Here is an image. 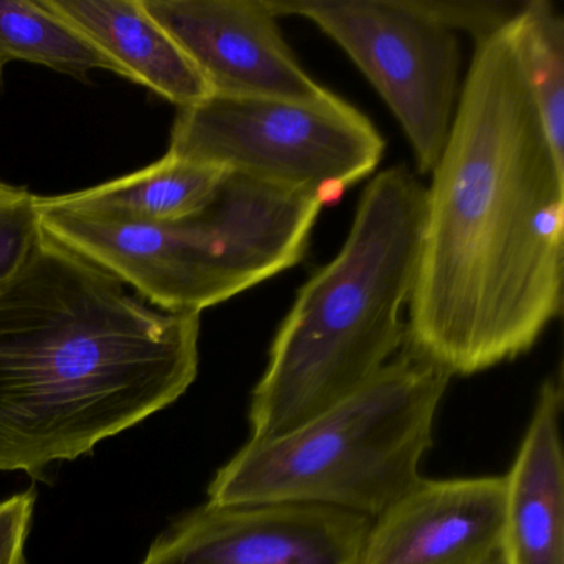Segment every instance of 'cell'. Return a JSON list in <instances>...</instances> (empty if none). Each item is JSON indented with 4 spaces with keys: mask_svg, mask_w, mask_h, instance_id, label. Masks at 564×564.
Wrapping results in <instances>:
<instances>
[{
    "mask_svg": "<svg viewBox=\"0 0 564 564\" xmlns=\"http://www.w3.org/2000/svg\"><path fill=\"white\" fill-rule=\"evenodd\" d=\"M424 220L425 186L408 167H388L368 184L345 246L303 283L273 338L250 399L249 442L296 431L398 355Z\"/></svg>",
    "mask_w": 564,
    "mask_h": 564,
    "instance_id": "3",
    "label": "cell"
},
{
    "mask_svg": "<svg viewBox=\"0 0 564 564\" xmlns=\"http://www.w3.org/2000/svg\"><path fill=\"white\" fill-rule=\"evenodd\" d=\"M42 237L39 196L0 180V289L21 272Z\"/></svg>",
    "mask_w": 564,
    "mask_h": 564,
    "instance_id": "16",
    "label": "cell"
},
{
    "mask_svg": "<svg viewBox=\"0 0 564 564\" xmlns=\"http://www.w3.org/2000/svg\"><path fill=\"white\" fill-rule=\"evenodd\" d=\"M199 338L200 315L151 305L44 234L0 289V471L84 457L174 404Z\"/></svg>",
    "mask_w": 564,
    "mask_h": 564,
    "instance_id": "2",
    "label": "cell"
},
{
    "mask_svg": "<svg viewBox=\"0 0 564 564\" xmlns=\"http://www.w3.org/2000/svg\"><path fill=\"white\" fill-rule=\"evenodd\" d=\"M465 564H510V561H508L505 544L500 543L498 546L491 547L487 553L481 554V556L475 557V560L468 561Z\"/></svg>",
    "mask_w": 564,
    "mask_h": 564,
    "instance_id": "19",
    "label": "cell"
},
{
    "mask_svg": "<svg viewBox=\"0 0 564 564\" xmlns=\"http://www.w3.org/2000/svg\"><path fill=\"white\" fill-rule=\"evenodd\" d=\"M108 61L120 77L150 88L177 108L210 97L199 72L141 0H47Z\"/></svg>",
    "mask_w": 564,
    "mask_h": 564,
    "instance_id": "12",
    "label": "cell"
},
{
    "mask_svg": "<svg viewBox=\"0 0 564 564\" xmlns=\"http://www.w3.org/2000/svg\"><path fill=\"white\" fill-rule=\"evenodd\" d=\"M507 481L425 480L372 520L359 564H465L503 543Z\"/></svg>",
    "mask_w": 564,
    "mask_h": 564,
    "instance_id": "10",
    "label": "cell"
},
{
    "mask_svg": "<svg viewBox=\"0 0 564 564\" xmlns=\"http://www.w3.org/2000/svg\"><path fill=\"white\" fill-rule=\"evenodd\" d=\"M425 14L441 22L452 32L464 31L474 41L490 37L507 28L523 8L513 2L494 0H415Z\"/></svg>",
    "mask_w": 564,
    "mask_h": 564,
    "instance_id": "17",
    "label": "cell"
},
{
    "mask_svg": "<svg viewBox=\"0 0 564 564\" xmlns=\"http://www.w3.org/2000/svg\"><path fill=\"white\" fill-rule=\"evenodd\" d=\"M508 31L551 150L564 166L563 18L547 0H530Z\"/></svg>",
    "mask_w": 564,
    "mask_h": 564,
    "instance_id": "15",
    "label": "cell"
},
{
    "mask_svg": "<svg viewBox=\"0 0 564 564\" xmlns=\"http://www.w3.org/2000/svg\"><path fill=\"white\" fill-rule=\"evenodd\" d=\"M276 18L308 19L371 82L432 173L460 97V45L415 0H267Z\"/></svg>",
    "mask_w": 564,
    "mask_h": 564,
    "instance_id": "7",
    "label": "cell"
},
{
    "mask_svg": "<svg viewBox=\"0 0 564 564\" xmlns=\"http://www.w3.org/2000/svg\"><path fill=\"white\" fill-rule=\"evenodd\" d=\"M564 166L507 28L475 42L425 187L404 348L471 376L530 351L563 312Z\"/></svg>",
    "mask_w": 564,
    "mask_h": 564,
    "instance_id": "1",
    "label": "cell"
},
{
    "mask_svg": "<svg viewBox=\"0 0 564 564\" xmlns=\"http://www.w3.org/2000/svg\"><path fill=\"white\" fill-rule=\"evenodd\" d=\"M451 378L402 346L335 408L282 437L247 442L214 477L210 503L323 505L376 520L422 480Z\"/></svg>",
    "mask_w": 564,
    "mask_h": 564,
    "instance_id": "5",
    "label": "cell"
},
{
    "mask_svg": "<svg viewBox=\"0 0 564 564\" xmlns=\"http://www.w3.org/2000/svg\"><path fill=\"white\" fill-rule=\"evenodd\" d=\"M323 204L227 173L200 213L173 223L91 216L39 197L42 230L173 313H200L302 262Z\"/></svg>",
    "mask_w": 564,
    "mask_h": 564,
    "instance_id": "4",
    "label": "cell"
},
{
    "mask_svg": "<svg viewBox=\"0 0 564 564\" xmlns=\"http://www.w3.org/2000/svg\"><path fill=\"white\" fill-rule=\"evenodd\" d=\"M32 490L12 495L0 501V564H28L25 543L34 514Z\"/></svg>",
    "mask_w": 564,
    "mask_h": 564,
    "instance_id": "18",
    "label": "cell"
},
{
    "mask_svg": "<svg viewBox=\"0 0 564 564\" xmlns=\"http://www.w3.org/2000/svg\"><path fill=\"white\" fill-rule=\"evenodd\" d=\"M227 171L166 153L130 176L52 196L57 206L91 216L137 223H173L200 213L219 191Z\"/></svg>",
    "mask_w": 564,
    "mask_h": 564,
    "instance_id": "13",
    "label": "cell"
},
{
    "mask_svg": "<svg viewBox=\"0 0 564 564\" xmlns=\"http://www.w3.org/2000/svg\"><path fill=\"white\" fill-rule=\"evenodd\" d=\"M371 523L323 505L207 501L161 534L141 564H359Z\"/></svg>",
    "mask_w": 564,
    "mask_h": 564,
    "instance_id": "8",
    "label": "cell"
},
{
    "mask_svg": "<svg viewBox=\"0 0 564 564\" xmlns=\"http://www.w3.org/2000/svg\"><path fill=\"white\" fill-rule=\"evenodd\" d=\"M561 376L541 384L507 481L503 544L510 564H564Z\"/></svg>",
    "mask_w": 564,
    "mask_h": 564,
    "instance_id": "11",
    "label": "cell"
},
{
    "mask_svg": "<svg viewBox=\"0 0 564 564\" xmlns=\"http://www.w3.org/2000/svg\"><path fill=\"white\" fill-rule=\"evenodd\" d=\"M12 62L41 65L84 82L91 72L120 75L113 62L62 19L47 0H0V91Z\"/></svg>",
    "mask_w": 564,
    "mask_h": 564,
    "instance_id": "14",
    "label": "cell"
},
{
    "mask_svg": "<svg viewBox=\"0 0 564 564\" xmlns=\"http://www.w3.org/2000/svg\"><path fill=\"white\" fill-rule=\"evenodd\" d=\"M386 143L341 97L323 104L210 95L180 108L167 153L312 194L323 206L381 163Z\"/></svg>",
    "mask_w": 564,
    "mask_h": 564,
    "instance_id": "6",
    "label": "cell"
},
{
    "mask_svg": "<svg viewBox=\"0 0 564 564\" xmlns=\"http://www.w3.org/2000/svg\"><path fill=\"white\" fill-rule=\"evenodd\" d=\"M141 2L180 45L213 95L310 104L338 97L303 70L267 0Z\"/></svg>",
    "mask_w": 564,
    "mask_h": 564,
    "instance_id": "9",
    "label": "cell"
}]
</instances>
